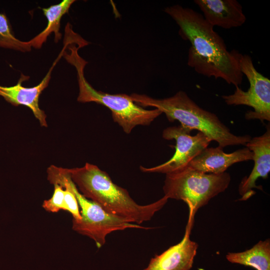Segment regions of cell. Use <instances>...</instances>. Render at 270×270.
<instances>
[{
    "label": "cell",
    "mask_w": 270,
    "mask_h": 270,
    "mask_svg": "<svg viewBox=\"0 0 270 270\" xmlns=\"http://www.w3.org/2000/svg\"><path fill=\"white\" fill-rule=\"evenodd\" d=\"M192 130L182 126H170L162 132V138L167 140H174L176 142L175 152L167 162L158 166L145 168L140 167L144 172H158L167 174L188 166L190 162L202 150L208 147L210 139L201 132L192 136Z\"/></svg>",
    "instance_id": "8"
},
{
    "label": "cell",
    "mask_w": 270,
    "mask_h": 270,
    "mask_svg": "<svg viewBox=\"0 0 270 270\" xmlns=\"http://www.w3.org/2000/svg\"><path fill=\"white\" fill-rule=\"evenodd\" d=\"M253 153L252 160L254 166L248 176H246L240 182L238 192L242 198L240 200H246L255 192L254 188L262 190V187L256 185L259 178L264 179L268 178L270 172V129L267 126L266 132L262 136L251 138L245 145Z\"/></svg>",
    "instance_id": "10"
},
{
    "label": "cell",
    "mask_w": 270,
    "mask_h": 270,
    "mask_svg": "<svg viewBox=\"0 0 270 270\" xmlns=\"http://www.w3.org/2000/svg\"><path fill=\"white\" fill-rule=\"evenodd\" d=\"M68 52H64L67 62L74 66L77 72L79 93L77 100L80 102H94L108 108L112 112L114 121L124 132L129 134L136 126H148L162 114L155 108L148 110L136 104L126 94H110L98 91L86 80L84 68L88 63L78 54V50L82 46H76V43L68 45Z\"/></svg>",
    "instance_id": "4"
},
{
    "label": "cell",
    "mask_w": 270,
    "mask_h": 270,
    "mask_svg": "<svg viewBox=\"0 0 270 270\" xmlns=\"http://www.w3.org/2000/svg\"><path fill=\"white\" fill-rule=\"evenodd\" d=\"M62 52L63 51L62 50L46 76L37 86L31 88L23 86L22 82L29 78V76H24V74H21L18 81L14 86H0V96L14 106L22 105L28 107L42 126H48L46 120V116L39 106V97L42 92L48 86L50 80L52 70L60 56L63 54Z\"/></svg>",
    "instance_id": "9"
},
{
    "label": "cell",
    "mask_w": 270,
    "mask_h": 270,
    "mask_svg": "<svg viewBox=\"0 0 270 270\" xmlns=\"http://www.w3.org/2000/svg\"><path fill=\"white\" fill-rule=\"evenodd\" d=\"M192 224L188 222L180 242L152 258L142 270H190L196 256L198 244L190 239Z\"/></svg>",
    "instance_id": "11"
},
{
    "label": "cell",
    "mask_w": 270,
    "mask_h": 270,
    "mask_svg": "<svg viewBox=\"0 0 270 270\" xmlns=\"http://www.w3.org/2000/svg\"><path fill=\"white\" fill-rule=\"evenodd\" d=\"M80 192L108 212L137 224L150 220L168 200L164 196L146 205L137 204L128 190L114 184L105 172L96 166L86 163L81 168H67Z\"/></svg>",
    "instance_id": "2"
},
{
    "label": "cell",
    "mask_w": 270,
    "mask_h": 270,
    "mask_svg": "<svg viewBox=\"0 0 270 270\" xmlns=\"http://www.w3.org/2000/svg\"><path fill=\"white\" fill-rule=\"evenodd\" d=\"M253 153L248 148L238 149L231 153H226L223 148L207 147L190 163L193 168L204 172L220 174L226 172L234 164L252 160Z\"/></svg>",
    "instance_id": "13"
},
{
    "label": "cell",
    "mask_w": 270,
    "mask_h": 270,
    "mask_svg": "<svg viewBox=\"0 0 270 270\" xmlns=\"http://www.w3.org/2000/svg\"><path fill=\"white\" fill-rule=\"evenodd\" d=\"M164 11L180 28L179 34L188 40V64L197 73L216 79L222 78L236 88L241 84L243 74L236 50L229 52L222 38L193 9L174 5Z\"/></svg>",
    "instance_id": "1"
},
{
    "label": "cell",
    "mask_w": 270,
    "mask_h": 270,
    "mask_svg": "<svg viewBox=\"0 0 270 270\" xmlns=\"http://www.w3.org/2000/svg\"><path fill=\"white\" fill-rule=\"evenodd\" d=\"M202 16L210 25L225 29L243 25L246 16L241 4L236 0H194Z\"/></svg>",
    "instance_id": "12"
},
{
    "label": "cell",
    "mask_w": 270,
    "mask_h": 270,
    "mask_svg": "<svg viewBox=\"0 0 270 270\" xmlns=\"http://www.w3.org/2000/svg\"><path fill=\"white\" fill-rule=\"evenodd\" d=\"M163 186L164 196L168 199L182 200L190 210L188 222L192 224L198 210L211 198L224 192L230 181L229 174L204 173L190 166L166 174Z\"/></svg>",
    "instance_id": "6"
},
{
    "label": "cell",
    "mask_w": 270,
    "mask_h": 270,
    "mask_svg": "<svg viewBox=\"0 0 270 270\" xmlns=\"http://www.w3.org/2000/svg\"><path fill=\"white\" fill-rule=\"evenodd\" d=\"M64 189L63 210L70 212L73 216V220H79L81 216L79 206L74 194L68 188Z\"/></svg>",
    "instance_id": "18"
},
{
    "label": "cell",
    "mask_w": 270,
    "mask_h": 270,
    "mask_svg": "<svg viewBox=\"0 0 270 270\" xmlns=\"http://www.w3.org/2000/svg\"><path fill=\"white\" fill-rule=\"evenodd\" d=\"M240 70L248 78L250 86L247 91L236 87L234 94L222 96L230 106L244 105L253 108L245 114L247 120L257 119L262 122L270 120V80L255 68L252 58L248 54H239Z\"/></svg>",
    "instance_id": "7"
},
{
    "label": "cell",
    "mask_w": 270,
    "mask_h": 270,
    "mask_svg": "<svg viewBox=\"0 0 270 270\" xmlns=\"http://www.w3.org/2000/svg\"><path fill=\"white\" fill-rule=\"evenodd\" d=\"M0 48L21 52H28L32 46L28 42L20 40L15 37L6 16L0 13Z\"/></svg>",
    "instance_id": "16"
},
{
    "label": "cell",
    "mask_w": 270,
    "mask_h": 270,
    "mask_svg": "<svg viewBox=\"0 0 270 270\" xmlns=\"http://www.w3.org/2000/svg\"><path fill=\"white\" fill-rule=\"evenodd\" d=\"M226 258L232 263L250 266L256 270H270V240H260L242 252H228Z\"/></svg>",
    "instance_id": "15"
},
{
    "label": "cell",
    "mask_w": 270,
    "mask_h": 270,
    "mask_svg": "<svg viewBox=\"0 0 270 270\" xmlns=\"http://www.w3.org/2000/svg\"><path fill=\"white\" fill-rule=\"evenodd\" d=\"M74 0H64L60 3L42 8L44 14L48 20L46 28L39 34L28 41L32 47L40 48L52 32L54 34V42H58L62 38L60 32V20L68 13Z\"/></svg>",
    "instance_id": "14"
},
{
    "label": "cell",
    "mask_w": 270,
    "mask_h": 270,
    "mask_svg": "<svg viewBox=\"0 0 270 270\" xmlns=\"http://www.w3.org/2000/svg\"><path fill=\"white\" fill-rule=\"evenodd\" d=\"M64 189L58 184H54V191L52 196L44 200L42 204L43 208L48 212H57L63 209Z\"/></svg>",
    "instance_id": "17"
},
{
    "label": "cell",
    "mask_w": 270,
    "mask_h": 270,
    "mask_svg": "<svg viewBox=\"0 0 270 270\" xmlns=\"http://www.w3.org/2000/svg\"><path fill=\"white\" fill-rule=\"evenodd\" d=\"M47 173L50 184L68 188L74 194L80 208L81 219L72 220V229L92 238L98 248L104 244L106 236L113 232L128 228H148L114 216L86 198L79 192L66 168L51 166L48 168Z\"/></svg>",
    "instance_id": "5"
},
{
    "label": "cell",
    "mask_w": 270,
    "mask_h": 270,
    "mask_svg": "<svg viewBox=\"0 0 270 270\" xmlns=\"http://www.w3.org/2000/svg\"><path fill=\"white\" fill-rule=\"evenodd\" d=\"M132 100L140 106H152L164 113L170 122L178 120L180 125L192 130H196L216 142L218 146L246 145L251 139L248 134L232 133L216 114L198 106L184 91L171 97L157 99L145 94H132Z\"/></svg>",
    "instance_id": "3"
}]
</instances>
